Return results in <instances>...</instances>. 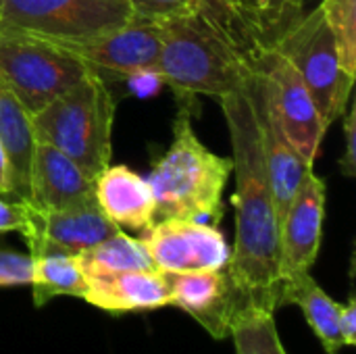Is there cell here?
Listing matches in <instances>:
<instances>
[{
    "label": "cell",
    "instance_id": "6da1fadb",
    "mask_svg": "<svg viewBox=\"0 0 356 354\" xmlns=\"http://www.w3.org/2000/svg\"><path fill=\"white\" fill-rule=\"evenodd\" d=\"M217 100L229 129L232 171L236 173V192L232 196L236 240L225 269L240 294L244 313L254 309L275 313L284 284L280 221L273 207L250 83Z\"/></svg>",
    "mask_w": 356,
    "mask_h": 354
},
{
    "label": "cell",
    "instance_id": "7a4b0ae2",
    "mask_svg": "<svg viewBox=\"0 0 356 354\" xmlns=\"http://www.w3.org/2000/svg\"><path fill=\"white\" fill-rule=\"evenodd\" d=\"M161 23V56L154 75L179 94L221 98L246 88L269 50L225 0L198 6Z\"/></svg>",
    "mask_w": 356,
    "mask_h": 354
},
{
    "label": "cell",
    "instance_id": "3957f363",
    "mask_svg": "<svg viewBox=\"0 0 356 354\" xmlns=\"http://www.w3.org/2000/svg\"><path fill=\"white\" fill-rule=\"evenodd\" d=\"M232 169L234 161L209 150L181 113L173 144L146 177L156 204L154 219H192L217 227Z\"/></svg>",
    "mask_w": 356,
    "mask_h": 354
},
{
    "label": "cell",
    "instance_id": "277c9868",
    "mask_svg": "<svg viewBox=\"0 0 356 354\" xmlns=\"http://www.w3.org/2000/svg\"><path fill=\"white\" fill-rule=\"evenodd\" d=\"M115 100L96 69L31 117L33 138L65 152L96 179L111 163Z\"/></svg>",
    "mask_w": 356,
    "mask_h": 354
},
{
    "label": "cell",
    "instance_id": "5b68a950",
    "mask_svg": "<svg viewBox=\"0 0 356 354\" xmlns=\"http://www.w3.org/2000/svg\"><path fill=\"white\" fill-rule=\"evenodd\" d=\"M271 48L294 65L323 123L330 127L334 121L342 119L350 104L355 77H350L340 63L338 44L323 6L319 4L311 13H302Z\"/></svg>",
    "mask_w": 356,
    "mask_h": 354
},
{
    "label": "cell",
    "instance_id": "8992f818",
    "mask_svg": "<svg viewBox=\"0 0 356 354\" xmlns=\"http://www.w3.org/2000/svg\"><path fill=\"white\" fill-rule=\"evenodd\" d=\"M88 69L79 58L46 40L0 29V79L29 117L79 81Z\"/></svg>",
    "mask_w": 356,
    "mask_h": 354
},
{
    "label": "cell",
    "instance_id": "52a82bcc",
    "mask_svg": "<svg viewBox=\"0 0 356 354\" xmlns=\"http://www.w3.org/2000/svg\"><path fill=\"white\" fill-rule=\"evenodd\" d=\"M127 0H0V29L42 40H77L127 25Z\"/></svg>",
    "mask_w": 356,
    "mask_h": 354
},
{
    "label": "cell",
    "instance_id": "ba28073f",
    "mask_svg": "<svg viewBox=\"0 0 356 354\" xmlns=\"http://www.w3.org/2000/svg\"><path fill=\"white\" fill-rule=\"evenodd\" d=\"M42 40V38H40ZM92 69H106L123 75L156 71L161 56V23L134 17L127 25L77 40H46Z\"/></svg>",
    "mask_w": 356,
    "mask_h": 354
},
{
    "label": "cell",
    "instance_id": "9c48e42d",
    "mask_svg": "<svg viewBox=\"0 0 356 354\" xmlns=\"http://www.w3.org/2000/svg\"><path fill=\"white\" fill-rule=\"evenodd\" d=\"M159 271H217L225 269L232 248L225 236L209 223L192 219L154 221L140 238Z\"/></svg>",
    "mask_w": 356,
    "mask_h": 354
},
{
    "label": "cell",
    "instance_id": "30bf717a",
    "mask_svg": "<svg viewBox=\"0 0 356 354\" xmlns=\"http://www.w3.org/2000/svg\"><path fill=\"white\" fill-rule=\"evenodd\" d=\"M261 71L265 75L269 98L286 138L296 152L309 165H313L319 156L327 125L323 123L311 92L307 90L294 65L273 48L267 50Z\"/></svg>",
    "mask_w": 356,
    "mask_h": 354
},
{
    "label": "cell",
    "instance_id": "8fae6325",
    "mask_svg": "<svg viewBox=\"0 0 356 354\" xmlns=\"http://www.w3.org/2000/svg\"><path fill=\"white\" fill-rule=\"evenodd\" d=\"M121 227L102 213L96 196L63 211H42L27 200V225L21 236L31 257L48 252L77 255L115 236Z\"/></svg>",
    "mask_w": 356,
    "mask_h": 354
},
{
    "label": "cell",
    "instance_id": "7c38bea8",
    "mask_svg": "<svg viewBox=\"0 0 356 354\" xmlns=\"http://www.w3.org/2000/svg\"><path fill=\"white\" fill-rule=\"evenodd\" d=\"M325 179L309 167L294 192V198L280 221L282 280L311 271L321 248L325 219Z\"/></svg>",
    "mask_w": 356,
    "mask_h": 354
},
{
    "label": "cell",
    "instance_id": "4fadbf2b",
    "mask_svg": "<svg viewBox=\"0 0 356 354\" xmlns=\"http://www.w3.org/2000/svg\"><path fill=\"white\" fill-rule=\"evenodd\" d=\"M171 305L194 317L213 338H227L234 321L244 313L227 269L165 273Z\"/></svg>",
    "mask_w": 356,
    "mask_h": 354
},
{
    "label": "cell",
    "instance_id": "5bb4252c",
    "mask_svg": "<svg viewBox=\"0 0 356 354\" xmlns=\"http://www.w3.org/2000/svg\"><path fill=\"white\" fill-rule=\"evenodd\" d=\"M250 92H252V102L261 127V142H263V154H265L271 194H273V207L277 213V221H282L305 171L313 165H309L286 138L277 121L275 108L271 104L263 71H259L257 77L250 81Z\"/></svg>",
    "mask_w": 356,
    "mask_h": 354
},
{
    "label": "cell",
    "instance_id": "9a60e30c",
    "mask_svg": "<svg viewBox=\"0 0 356 354\" xmlns=\"http://www.w3.org/2000/svg\"><path fill=\"white\" fill-rule=\"evenodd\" d=\"M90 198H94V179L65 152L35 140L29 173V202L42 211H63Z\"/></svg>",
    "mask_w": 356,
    "mask_h": 354
},
{
    "label": "cell",
    "instance_id": "2e32d148",
    "mask_svg": "<svg viewBox=\"0 0 356 354\" xmlns=\"http://www.w3.org/2000/svg\"><path fill=\"white\" fill-rule=\"evenodd\" d=\"M86 282L83 300L108 313L154 311L171 305L167 280L159 269L96 275L86 277Z\"/></svg>",
    "mask_w": 356,
    "mask_h": 354
},
{
    "label": "cell",
    "instance_id": "e0dca14e",
    "mask_svg": "<svg viewBox=\"0 0 356 354\" xmlns=\"http://www.w3.org/2000/svg\"><path fill=\"white\" fill-rule=\"evenodd\" d=\"M94 196L102 213L119 227L146 232L156 221L148 179L125 165H108L94 179Z\"/></svg>",
    "mask_w": 356,
    "mask_h": 354
},
{
    "label": "cell",
    "instance_id": "ac0fdd59",
    "mask_svg": "<svg viewBox=\"0 0 356 354\" xmlns=\"http://www.w3.org/2000/svg\"><path fill=\"white\" fill-rule=\"evenodd\" d=\"M0 144L8 161L13 194L19 200H29V173H31V156L35 146L31 117L2 79H0Z\"/></svg>",
    "mask_w": 356,
    "mask_h": 354
},
{
    "label": "cell",
    "instance_id": "d6986e66",
    "mask_svg": "<svg viewBox=\"0 0 356 354\" xmlns=\"http://www.w3.org/2000/svg\"><path fill=\"white\" fill-rule=\"evenodd\" d=\"M284 305H296L300 307L305 319L309 321L311 330L319 338L327 354H340L344 348V342L340 338L338 330V317L340 307L336 300L327 296V292L311 277L309 271L294 273L284 280L282 294H280V307Z\"/></svg>",
    "mask_w": 356,
    "mask_h": 354
},
{
    "label": "cell",
    "instance_id": "ffe728a7",
    "mask_svg": "<svg viewBox=\"0 0 356 354\" xmlns=\"http://www.w3.org/2000/svg\"><path fill=\"white\" fill-rule=\"evenodd\" d=\"M75 261L83 277L156 269L144 242L140 238H131L123 234L121 230L115 236L102 240L100 244L77 252Z\"/></svg>",
    "mask_w": 356,
    "mask_h": 354
},
{
    "label": "cell",
    "instance_id": "44dd1931",
    "mask_svg": "<svg viewBox=\"0 0 356 354\" xmlns=\"http://www.w3.org/2000/svg\"><path fill=\"white\" fill-rule=\"evenodd\" d=\"M33 259V305L44 307L56 296H77L83 298L88 282L75 261V255L48 252Z\"/></svg>",
    "mask_w": 356,
    "mask_h": 354
},
{
    "label": "cell",
    "instance_id": "7402d4cb",
    "mask_svg": "<svg viewBox=\"0 0 356 354\" xmlns=\"http://www.w3.org/2000/svg\"><path fill=\"white\" fill-rule=\"evenodd\" d=\"M225 2L269 48L284 35V31L305 10V0H225Z\"/></svg>",
    "mask_w": 356,
    "mask_h": 354
},
{
    "label": "cell",
    "instance_id": "603a6c76",
    "mask_svg": "<svg viewBox=\"0 0 356 354\" xmlns=\"http://www.w3.org/2000/svg\"><path fill=\"white\" fill-rule=\"evenodd\" d=\"M229 336L234 338L236 354H288L275 328V313L246 311L234 325Z\"/></svg>",
    "mask_w": 356,
    "mask_h": 354
},
{
    "label": "cell",
    "instance_id": "cb8c5ba5",
    "mask_svg": "<svg viewBox=\"0 0 356 354\" xmlns=\"http://www.w3.org/2000/svg\"><path fill=\"white\" fill-rule=\"evenodd\" d=\"M321 6L334 31L340 63L350 77H356V0H323Z\"/></svg>",
    "mask_w": 356,
    "mask_h": 354
},
{
    "label": "cell",
    "instance_id": "d4e9b609",
    "mask_svg": "<svg viewBox=\"0 0 356 354\" xmlns=\"http://www.w3.org/2000/svg\"><path fill=\"white\" fill-rule=\"evenodd\" d=\"M198 2L200 0H127V4L138 17H146L154 21L188 15L198 6Z\"/></svg>",
    "mask_w": 356,
    "mask_h": 354
},
{
    "label": "cell",
    "instance_id": "484cf974",
    "mask_svg": "<svg viewBox=\"0 0 356 354\" xmlns=\"http://www.w3.org/2000/svg\"><path fill=\"white\" fill-rule=\"evenodd\" d=\"M33 280L31 255L13 250H0V288L2 286H27Z\"/></svg>",
    "mask_w": 356,
    "mask_h": 354
},
{
    "label": "cell",
    "instance_id": "4316f807",
    "mask_svg": "<svg viewBox=\"0 0 356 354\" xmlns=\"http://www.w3.org/2000/svg\"><path fill=\"white\" fill-rule=\"evenodd\" d=\"M27 225V200L0 194V234L23 232Z\"/></svg>",
    "mask_w": 356,
    "mask_h": 354
},
{
    "label": "cell",
    "instance_id": "83f0119b",
    "mask_svg": "<svg viewBox=\"0 0 356 354\" xmlns=\"http://www.w3.org/2000/svg\"><path fill=\"white\" fill-rule=\"evenodd\" d=\"M344 119V136H346V150L340 159V171L346 175V177H355L356 175V108L355 104L348 106V111L342 115Z\"/></svg>",
    "mask_w": 356,
    "mask_h": 354
},
{
    "label": "cell",
    "instance_id": "f1b7e54d",
    "mask_svg": "<svg viewBox=\"0 0 356 354\" xmlns=\"http://www.w3.org/2000/svg\"><path fill=\"white\" fill-rule=\"evenodd\" d=\"M338 330L344 346H355L356 344V300L355 296L348 298L346 305L340 307V317H338Z\"/></svg>",
    "mask_w": 356,
    "mask_h": 354
},
{
    "label": "cell",
    "instance_id": "f546056e",
    "mask_svg": "<svg viewBox=\"0 0 356 354\" xmlns=\"http://www.w3.org/2000/svg\"><path fill=\"white\" fill-rule=\"evenodd\" d=\"M0 194L15 196L13 190H10V171H8V161H6V154H4L2 144H0Z\"/></svg>",
    "mask_w": 356,
    "mask_h": 354
}]
</instances>
